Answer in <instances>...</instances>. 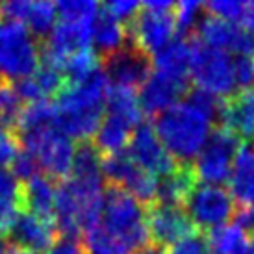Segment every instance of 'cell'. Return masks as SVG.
I'll use <instances>...</instances> for the list:
<instances>
[{
  "label": "cell",
  "instance_id": "1",
  "mask_svg": "<svg viewBox=\"0 0 254 254\" xmlns=\"http://www.w3.org/2000/svg\"><path fill=\"white\" fill-rule=\"evenodd\" d=\"M108 89L110 82L102 65L82 82L65 85L54 100L58 128L71 139L87 141V137L95 134L102 123Z\"/></svg>",
  "mask_w": 254,
  "mask_h": 254
},
{
  "label": "cell",
  "instance_id": "43",
  "mask_svg": "<svg viewBox=\"0 0 254 254\" xmlns=\"http://www.w3.org/2000/svg\"><path fill=\"white\" fill-rule=\"evenodd\" d=\"M0 254H11V247L4 240H0Z\"/></svg>",
  "mask_w": 254,
  "mask_h": 254
},
{
  "label": "cell",
  "instance_id": "6",
  "mask_svg": "<svg viewBox=\"0 0 254 254\" xmlns=\"http://www.w3.org/2000/svg\"><path fill=\"white\" fill-rule=\"evenodd\" d=\"M175 2L169 0H148L143 2L141 9L137 11L127 26L128 41L137 45L147 54L160 52L175 39L177 21H175Z\"/></svg>",
  "mask_w": 254,
  "mask_h": 254
},
{
  "label": "cell",
  "instance_id": "11",
  "mask_svg": "<svg viewBox=\"0 0 254 254\" xmlns=\"http://www.w3.org/2000/svg\"><path fill=\"white\" fill-rule=\"evenodd\" d=\"M152 65L150 54L130 41L123 49L102 58V71L108 76V82L132 91L135 87H141L150 78Z\"/></svg>",
  "mask_w": 254,
  "mask_h": 254
},
{
  "label": "cell",
  "instance_id": "27",
  "mask_svg": "<svg viewBox=\"0 0 254 254\" xmlns=\"http://www.w3.org/2000/svg\"><path fill=\"white\" fill-rule=\"evenodd\" d=\"M22 110H24L22 99L19 97V93L15 91L13 84L0 80V127L11 130L15 134V128H17Z\"/></svg>",
  "mask_w": 254,
  "mask_h": 254
},
{
  "label": "cell",
  "instance_id": "8",
  "mask_svg": "<svg viewBox=\"0 0 254 254\" xmlns=\"http://www.w3.org/2000/svg\"><path fill=\"white\" fill-rule=\"evenodd\" d=\"M191 76L198 89H204L219 99H228L238 93L234 58L225 50L197 45V39L193 45Z\"/></svg>",
  "mask_w": 254,
  "mask_h": 254
},
{
  "label": "cell",
  "instance_id": "28",
  "mask_svg": "<svg viewBox=\"0 0 254 254\" xmlns=\"http://www.w3.org/2000/svg\"><path fill=\"white\" fill-rule=\"evenodd\" d=\"M84 240L87 254H132L125 241L110 234L102 225L85 234Z\"/></svg>",
  "mask_w": 254,
  "mask_h": 254
},
{
  "label": "cell",
  "instance_id": "13",
  "mask_svg": "<svg viewBox=\"0 0 254 254\" xmlns=\"http://www.w3.org/2000/svg\"><path fill=\"white\" fill-rule=\"evenodd\" d=\"M128 147L130 158L154 177H165L171 171L177 169L178 162L163 147L150 123H141L135 128Z\"/></svg>",
  "mask_w": 254,
  "mask_h": 254
},
{
  "label": "cell",
  "instance_id": "14",
  "mask_svg": "<svg viewBox=\"0 0 254 254\" xmlns=\"http://www.w3.org/2000/svg\"><path fill=\"white\" fill-rule=\"evenodd\" d=\"M56 240L58 230L54 221H47L36 213L22 210L19 219L15 221L11 232L7 234V238L4 241L13 249L39 254L49 253L50 247L56 243Z\"/></svg>",
  "mask_w": 254,
  "mask_h": 254
},
{
  "label": "cell",
  "instance_id": "12",
  "mask_svg": "<svg viewBox=\"0 0 254 254\" xmlns=\"http://www.w3.org/2000/svg\"><path fill=\"white\" fill-rule=\"evenodd\" d=\"M195 39L202 41L206 47L234 52L238 56L253 58L254 54V32L238 26L236 22L206 15L195 32Z\"/></svg>",
  "mask_w": 254,
  "mask_h": 254
},
{
  "label": "cell",
  "instance_id": "18",
  "mask_svg": "<svg viewBox=\"0 0 254 254\" xmlns=\"http://www.w3.org/2000/svg\"><path fill=\"white\" fill-rule=\"evenodd\" d=\"M193 45H195L193 37L177 36L169 45H165L160 52L154 54L152 64L156 65V72L188 82L193 62Z\"/></svg>",
  "mask_w": 254,
  "mask_h": 254
},
{
  "label": "cell",
  "instance_id": "23",
  "mask_svg": "<svg viewBox=\"0 0 254 254\" xmlns=\"http://www.w3.org/2000/svg\"><path fill=\"white\" fill-rule=\"evenodd\" d=\"M135 128L137 127H134L132 123L106 113L102 123H100L99 130L95 132V143L93 145L102 154V158L119 154V152H123V148L130 143Z\"/></svg>",
  "mask_w": 254,
  "mask_h": 254
},
{
  "label": "cell",
  "instance_id": "29",
  "mask_svg": "<svg viewBox=\"0 0 254 254\" xmlns=\"http://www.w3.org/2000/svg\"><path fill=\"white\" fill-rule=\"evenodd\" d=\"M99 67L100 64L97 60V54L91 49H85L67 58L62 65V72L67 78V84H78L89 74H93Z\"/></svg>",
  "mask_w": 254,
  "mask_h": 254
},
{
  "label": "cell",
  "instance_id": "5",
  "mask_svg": "<svg viewBox=\"0 0 254 254\" xmlns=\"http://www.w3.org/2000/svg\"><path fill=\"white\" fill-rule=\"evenodd\" d=\"M24 150L34 154L39 167L54 180H65L71 175L76 147L74 139L62 132L58 125L15 134Z\"/></svg>",
  "mask_w": 254,
  "mask_h": 254
},
{
  "label": "cell",
  "instance_id": "21",
  "mask_svg": "<svg viewBox=\"0 0 254 254\" xmlns=\"http://www.w3.org/2000/svg\"><path fill=\"white\" fill-rule=\"evenodd\" d=\"M195 186H197V177L191 163H178L177 169L171 171L165 177H160L158 180L156 202L167 206H182Z\"/></svg>",
  "mask_w": 254,
  "mask_h": 254
},
{
  "label": "cell",
  "instance_id": "4",
  "mask_svg": "<svg viewBox=\"0 0 254 254\" xmlns=\"http://www.w3.org/2000/svg\"><path fill=\"white\" fill-rule=\"evenodd\" d=\"M41 64V47L22 22L0 19V78L19 82L32 76Z\"/></svg>",
  "mask_w": 254,
  "mask_h": 254
},
{
  "label": "cell",
  "instance_id": "45",
  "mask_svg": "<svg viewBox=\"0 0 254 254\" xmlns=\"http://www.w3.org/2000/svg\"><path fill=\"white\" fill-rule=\"evenodd\" d=\"M249 254H254V232H253V238H251V249H249Z\"/></svg>",
  "mask_w": 254,
  "mask_h": 254
},
{
  "label": "cell",
  "instance_id": "37",
  "mask_svg": "<svg viewBox=\"0 0 254 254\" xmlns=\"http://www.w3.org/2000/svg\"><path fill=\"white\" fill-rule=\"evenodd\" d=\"M102 7L112 15L113 19H117L123 24H128L137 15V11L141 9V4L134 2V0H112Z\"/></svg>",
  "mask_w": 254,
  "mask_h": 254
},
{
  "label": "cell",
  "instance_id": "32",
  "mask_svg": "<svg viewBox=\"0 0 254 254\" xmlns=\"http://www.w3.org/2000/svg\"><path fill=\"white\" fill-rule=\"evenodd\" d=\"M167 254H212L208 234L195 228L193 232L186 234L177 243H173Z\"/></svg>",
  "mask_w": 254,
  "mask_h": 254
},
{
  "label": "cell",
  "instance_id": "19",
  "mask_svg": "<svg viewBox=\"0 0 254 254\" xmlns=\"http://www.w3.org/2000/svg\"><path fill=\"white\" fill-rule=\"evenodd\" d=\"M219 125L234 130L241 139L254 137V87L223 99Z\"/></svg>",
  "mask_w": 254,
  "mask_h": 254
},
{
  "label": "cell",
  "instance_id": "16",
  "mask_svg": "<svg viewBox=\"0 0 254 254\" xmlns=\"http://www.w3.org/2000/svg\"><path fill=\"white\" fill-rule=\"evenodd\" d=\"M56 4L49 0L26 2V0H7L0 2V19L22 22L36 37L49 36L56 24Z\"/></svg>",
  "mask_w": 254,
  "mask_h": 254
},
{
  "label": "cell",
  "instance_id": "3",
  "mask_svg": "<svg viewBox=\"0 0 254 254\" xmlns=\"http://www.w3.org/2000/svg\"><path fill=\"white\" fill-rule=\"evenodd\" d=\"M148 206L141 204L135 197L121 188L108 186L104 191L102 226L115 238L125 241L128 249L135 253L148 245Z\"/></svg>",
  "mask_w": 254,
  "mask_h": 254
},
{
  "label": "cell",
  "instance_id": "25",
  "mask_svg": "<svg viewBox=\"0 0 254 254\" xmlns=\"http://www.w3.org/2000/svg\"><path fill=\"white\" fill-rule=\"evenodd\" d=\"M208 241L212 254H249L251 249L249 232L236 223L210 230Z\"/></svg>",
  "mask_w": 254,
  "mask_h": 254
},
{
  "label": "cell",
  "instance_id": "22",
  "mask_svg": "<svg viewBox=\"0 0 254 254\" xmlns=\"http://www.w3.org/2000/svg\"><path fill=\"white\" fill-rule=\"evenodd\" d=\"M230 193L240 206L254 204V143L245 141L234 160Z\"/></svg>",
  "mask_w": 254,
  "mask_h": 254
},
{
  "label": "cell",
  "instance_id": "20",
  "mask_svg": "<svg viewBox=\"0 0 254 254\" xmlns=\"http://www.w3.org/2000/svg\"><path fill=\"white\" fill-rule=\"evenodd\" d=\"M58 180L49 175H37L22 184V208L47 221H54Z\"/></svg>",
  "mask_w": 254,
  "mask_h": 254
},
{
  "label": "cell",
  "instance_id": "36",
  "mask_svg": "<svg viewBox=\"0 0 254 254\" xmlns=\"http://www.w3.org/2000/svg\"><path fill=\"white\" fill-rule=\"evenodd\" d=\"M234 72H236L238 93L253 89V85H254V62H253V58H245V56L234 58Z\"/></svg>",
  "mask_w": 254,
  "mask_h": 254
},
{
  "label": "cell",
  "instance_id": "30",
  "mask_svg": "<svg viewBox=\"0 0 254 254\" xmlns=\"http://www.w3.org/2000/svg\"><path fill=\"white\" fill-rule=\"evenodd\" d=\"M202 11L204 4L197 0H184L175 6V21H177L178 36L193 37L197 32L198 24L202 21Z\"/></svg>",
  "mask_w": 254,
  "mask_h": 254
},
{
  "label": "cell",
  "instance_id": "26",
  "mask_svg": "<svg viewBox=\"0 0 254 254\" xmlns=\"http://www.w3.org/2000/svg\"><path fill=\"white\" fill-rule=\"evenodd\" d=\"M106 113L128 121L134 127H139L143 123V110L139 106V99L135 97V93L132 89H127V87L110 85L106 97Z\"/></svg>",
  "mask_w": 254,
  "mask_h": 254
},
{
  "label": "cell",
  "instance_id": "41",
  "mask_svg": "<svg viewBox=\"0 0 254 254\" xmlns=\"http://www.w3.org/2000/svg\"><path fill=\"white\" fill-rule=\"evenodd\" d=\"M241 24L243 28L249 30V32H254V0L253 2H245V7H243V17H241Z\"/></svg>",
  "mask_w": 254,
  "mask_h": 254
},
{
  "label": "cell",
  "instance_id": "2",
  "mask_svg": "<svg viewBox=\"0 0 254 254\" xmlns=\"http://www.w3.org/2000/svg\"><path fill=\"white\" fill-rule=\"evenodd\" d=\"M215 128L206 115L188 102H178L160 113L154 130L163 147L178 163H193Z\"/></svg>",
  "mask_w": 254,
  "mask_h": 254
},
{
  "label": "cell",
  "instance_id": "33",
  "mask_svg": "<svg viewBox=\"0 0 254 254\" xmlns=\"http://www.w3.org/2000/svg\"><path fill=\"white\" fill-rule=\"evenodd\" d=\"M243 7H245V2H234V0H212L204 4V9L210 15L230 22L241 21Z\"/></svg>",
  "mask_w": 254,
  "mask_h": 254
},
{
  "label": "cell",
  "instance_id": "35",
  "mask_svg": "<svg viewBox=\"0 0 254 254\" xmlns=\"http://www.w3.org/2000/svg\"><path fill=\"white\" fill-rule=\"evenodd\" d=\"M22 212V200L19 198H0V240H6L15 221Z\"/></svg>",
  "mask_w": 254,
  "mask_h": 254
},
{
  "label": "cell",
  "instance_id": "40",
  "mask_svg": "<svg viewBox=\"0 0 254 254\" xmlns=\"http://www.w3.org/2000/svg\"><path fill=\"white\" fill-rule=\"evenodd\" d=\"M47 254H87V251L80 238H60Z\"/></svg>",
  "mask_w": 254,
  "mask_h": 254
},
{
  "label": "cell",
  "instance_id": "44",
  "mask_svg": "<svg viewBox=\"0 0 254 254\" xmlns=\"http://www.w3.org/2000/svg\"><path fill=\"white\" fill-rule=\"evenodd\" d=\"M9 247H11V245H9ZM11 254H34V253H28V251H21V249L11 247Z\"/></svg>",
  "mask_w": 254,
  "mask_h": 254
},
{
  "label": "cell",
  "instance_id": "42",
  "mask_svg": "<svg viewBox=\"0 0 254 254\" xmlns=\"http://www.w3.org/2000/svg\"><path fill=\"white\" fill-rule=\"evenodd\" d=\"M134 254H167V253H165V251H163V247H160V245H154V243H148V245L141 247L139 251H135Z\"/></svg>",
  "mask_w": 254,
  "mask_h": 254
},
{
  "label": "cell",
  "instance_id": "47",
  "mask_svg": "<svg viewBox=\"0 0 254 254\" xmlns=\"http://www.w3.org/2000/svg\"><path fill=\"white\" fill-rule=\"evenodd\" d=\"M253 208H254V206H253Z\"/></svg>",
  "mask_w": 254,
  "mask_h": 254
},
{
  "label": "cell",
  "instance_id": "10",
  "mask_svg": "<svg viewBox=\"0 0 254 254\" xmlns=\"http://www.w3.org/2000/svg\"><path fill=\"white\" fill-rule=\"evenodd\" d=\"M102 171L108 186L125 190L145 206H152L156 202L158 180L154 175H150L141 165H137L128 152L102 158Z\"/></svg>",
  "mask_w": 254,
  "mask_h": 254
},
{
  "label": "cell",
  "instance_id": "9",
  "mask_svg": "<svg viewBox=\"0 0 254 254\" xmlns=\"http://www.w3.org/2000/svg\"><path fill=\"white\" fill-rule=\"evenodd\" d=\"M184 204L186 213L198 230L219 228L228 219H234L238 212V202L234 200L232 193L215 184H197Z\"/></svg>",
  "mask_w": 254,
  "mask_h": 254
},
{
  "label": "cell",
  "instance_id": "24",
  "mask_svg": "<svg viewBox=\"0 0 254 254\" xmlns=\"http://www.w3.org/2000/svg\"><path fill=\"white\" fill-rule=\"evenodd\" d=\"M93 43L102 54V58L123 49L128 43L127 26L117 19H113L102 6L93 24Z\"/></svg>",
  "mask_w": 254,
  "mask_h": 254
},
{
  "label": "cell",
  "instance_id": "15",
  "mask_svg": "<svg viewBox=\"0 0 254 254\" xmlns=\"http://www.w3.org/2000/svg\"><path fill=\"white\" fill-rule=\"evenodd\" d=\"M147 217L150 240L160 247L173 245L186 234L195 230L190 215L182 206H167L156 202L147 208Z\"/></svg>",
  "mask_w": 254,
  "mask_h": 254
},
{
  "label": "cell",
  "instance_id": "46",
  "mask_svg": "<svg viewBox=\"0 0 254 254\" xmlns=\"http://www.w3.org/2000/svg\"><path fill=\"white\" fill-rule=\"evenodd\" d=\"M0 80H2V78H0Z\"/></svg>",
  "mask_w": 254,
  "mask_h": 254
},
{
  "label": "cell",
  "instance_id": "31",
  "mask_svg": "<svg viewBox=\"0 0 254 254\" xmlns=\"http://www.w3.org/2000/svg\"><path fill=\"white\" fill-rule=\"evenodd\" d=\"M62 21H95L100 11V4L93 0H64L56 4Z\"/></svg>",
  "mask_w": 254,
  "mask_h": 254
},
{
  "label": "cell",
  "instance_id": "7",
  "mask_svg": "<svg viewBox=\"0 0 254 254\" xmlns=\"http://www.w3.org/2000/svg\"><path fill=\"white\" fill-rule=\"evenodd\" d=\"M241 145L243 139L234 130L221 125L213 128L202 150L198 152L195 162L191 163L197 180L215 186L230 180L234 160L240 152Z\"/></svg>",
  "mask_w": 254,
  "mask_h": 254
},
{
  "label": "cell",
  "instance_id": "17",
  "mask_svg": "<svg viewBox=\"0 0 254 254\" xmlns=\"http://www.w3.org/2000/svg\"><path fill=\"white\" fill-rule=\"evenodd\" d=\"M190 91V82L165 76L162 72H152L150 78L141 85L139 106L148 115H160L171 106L178 104L180 97H186Z\"/></svg>",
  "mask_w": 254,
  "mask_h": 254
},
{
  "label": "cell",
  "instance_id": "38",
  "mask_svg": "<svg viewBox=\"0 0 254 254\" xmlns=\"http://www.w3.org/2000/svg\"><path fill=\"white\" fill-rule=\"evenodd\" d=\"M0 198H19L22 200V184L11 169L0 167Z\"/></svg>",
  "mask_w": 254,
  "mask_h": 254
},
{
  "label": "cell",
  "instance_id": "34",
  "mask_svg": "<svg viewBox=\"0 0 254 254\" xmlns=\"http://www.w3.org/2000/svg\"><path fill=\"white\" fill-rule=\"evenodd\" d=\"M39 169L41 167H39L37 160L34 158V154H30L28 150H24V148H19V152H17V156L11 162V173L19 178V182L32 180L34 177L39 175Z\"/></svg>",
  "mask_w": 254,
  "mask_h": 254
},
{
  "label": "cell",
  "instance_id": "39",
  "mask_svg": "<svg viewBox=\"0 0 254 254\" xmlns=\"http://www.w3.org/2000/svg\"><path fill=\"white\" fill-rule=\"evenodd\" d=\"M19 152V139L11 130L0 127V167L13 162V158Z\"/></svg>",
  "mask_w": 254,
  "mask_h": 254
}]
</instances>
